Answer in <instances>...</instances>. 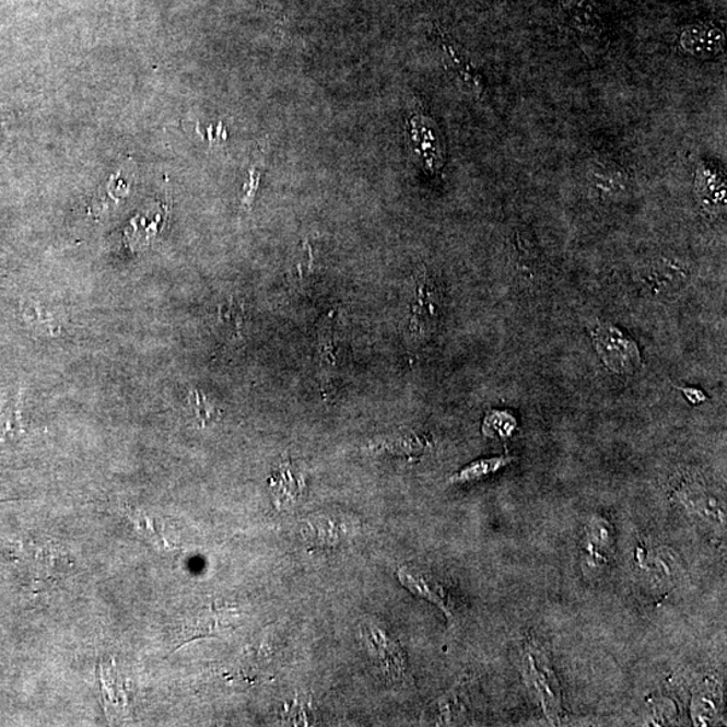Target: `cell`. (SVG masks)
<instances>
[{"label": "cell", "instance_id": "obj_10", "mask_svg": "<svg viewBox=\"0 0 727 727\" xmlns=\"http://www.w3.org/2000/svg\"><path fill=\"white\" fill-rule=\"evenodd\" d=\"M515 458L512 456H497L490 458L477 459V461L469 464L468 467L462 468L449 479L450 484H468V482L479 481L493 473H497L505 467H508Z\"/></svg>", "mask_w": 727, "mask_h": 727}, {"label": "cell", "instance_id": "obj_17", "mask_svg": "<svg viewBox=\"0 0 727 727\" xmlns=\"http://www.w3.org/2000/svg\"><path fill=\"white\" fill-rule=\"evenodd\" d=\"M516 427L515 418L508 412L494 411L486 418L484 433L490 436H508Z\"/></svg>", "mask_w": 727, "mask_h": 727}, {"label": "cell", "instance_id": "obj_9", "mask_svg": "<svg viewBox=\"0 0 727 727\" xmlns=\"http://www.w3.org/2000/svg\"><path fill=\"white\" fill-rule=\"evenodd\" d=\"M399 581L406 589H409L414 593V595L436 605L447 618H452L450 609L447 608L444 596L441 595L438 587L432 584V581L423 577L422 574H419L409 567L399 570Z\"/></svg>", "mask_w": 727, "mask_h": 727}, {"label": "cell", "instance_id": "obj_3", "mask_svg": "<svg viewBox=\"0 0 727 727\" xmlns=\"http://www.w3.org/2000/svg\"><path fill=\"white\" fill-rule=\"evenodd\" d=\"M525 672L529 689L537 694L547 718L558 723L562 714L561 689L543 656L528 649L525 656Z\"/></svg>", "mask_w": 727, "mask_h": 727}, {"label": "cell", "instance_id": "obj_13", "mask_svg": "<svg viewBox=\"0 0 727 727\" xmlns=\"http://www.w3.org/2000/svg\"><path fill=\"white\" fill-rule=\"evenodd\" d=\"M23 316H25L27 323L31 324L34 329H37L39 333L46 336H57L61 333L60 318H58L55 313L45 309V307L40 305H28L26 309H23Z\"/></svg>", "mask_w": 727, "mask_h": 727}, {"label": "cell", "instance_id": "obj_18", "mask_svg": "<svg viewBox=\"0 0 727 727\" xmlns=\"http://www.w3.org/2000/svg\"><path fill=\"white\" fill-rule=\"evenodd\" d=\"M189 403L191 409H194L197 421L200 422L201 426H207V424L212 423L220 414L216 407L209 403L207 398L203 397L200 391H197V389L190 392Z\"/></svg>", "mask_w": 727, "mask_h": 727}, {"label": "cell", "instance_id": "obj_2", "mask_svg": "<svg viewBox=\"0 0 727 727\" xmlns=\"http://www.w3.org/2000/svg\"><path fill=\"white\" fill-rule=\"evenodd\" d=\"M638 278L649 294L668 298L689 286L691 270L690 266L680 259L657 256L642 267Z\"/></svg>", "mask_w": 727, "mask_h": 727}, {"label": "cell", "instance_id": "obj_14", "mask_svg": "<svg viewBox=\"0 0 727 727\" xmlns=\"http://www.w3.org/2000/svg\"><path fill=\"white\" fill-rule=\"evenodd\" d=\"M234 622L228 618L226 619L225 613L221 612H209L199 615L194 622V625L189 628L188 640L195 637H203L209 635H214V633H220L231 628Z\"/></svg>", "mask_w": 727, "mask_h": 727}, {"label": "cell", "instance_id": "obj_12", "mask_svg": "<svg viewBox=\"0 0 727 727\" xmlns=\"http://www.w3.org/2000/svg\"><path fill=\"white\" fill-rule=\"evenodd\" d=\"M307 528H312L313 537L317 538L318 542L327 544L339 543L348 533H352V525H347L344 520H337L331 516L309 520Z\"/></svg>", "mask_w": 727, "mask_h": 727}, {"label": "cell", "instance_id": "obj_7", "mask_svg": "<svg viewBox=\"0 0 727 727\" xmlns=\"http://www.w3.org/2000/svg\"><path fill=\"white\" fill-rule=\"evenodd\" d=\"M335 312H330L324 318L321 328L318 330L317 363L319 376H321L323 391L325 395L331 392V384L335 380L337 366V352L335 344Z\"/></svg>", "mask_w": 727, "mask_h": 727}, {"label": "cell", "instance_id": "obj_19", "mask_svg": "<svg viewBox=\"0 0 727 727\" xmlns=\"http://www.w3.org/2000/svg\"><path fill=\"white\" fill-rule=\"evenodd\" d=\"M680 391L684 394L685 399L691 401L692 404L703 403V401L707 399L706 395L703 394L701 389L697 388H692V387L680 388Z\"/></svg>", "mask_w": 727, "mask_h": 727}, {"label": "cell", "instance_id": "obj_8", "mask_svg": "<svg viewBox=\"0 0 727 727\" xmlns=\"http://www.w3.org/2000/svg\"><path fill=\"white\" fill-rule=\"evenodd\" d=\"M271 488L273 497L279 508H290L298 502L302 490H304V481L300 476L294 474L290 464H283L279 473L271 479Z\"/></svg>", "mask_w": 727, "mask_h": 727}, {"label": "cell", "instance_id": "obj_1", "mask_svg": "<svg viewBox=\"0 0 727 727\" xmlns=\"http://www.w3.org/2000/svg\"><path fill=\"white\" fill-rule=\"evenodd\" d=\"M591 339L602 363L615 374L632 376L642 368V352L625 330L601 323L591 331Z\"/></svg>", "mask_w": 727, "mask_h": 727}, {"label": "cell", "instance_id": "obj_4", "mask_svg": "<svg viewBox=\"0 0 727 727\" xmlns=\"http://www.w3.org/2000/svg\"><path fill=\"white\" fill-rule=\"evenodd\" d=\"M587 188L598 201L608 203L624 199L630 194L631 177L615 161L597 160L586 172Z\"/></svg>", "mask_w": 727, "mask_h": 727}, {"label": "cell", "instance_id": "obj_11", "mask_svg": "<svg viewBox=\"0 0 727 727\" xmlns=\"http://www.w3.org/2000/svg\"><path fill=\"white\" fill-rule=\"evenodd\" d=\"M586 551L596 562L607 561V552L612 551V527L605 520L591 521L586 528Z\"/></svg>", "mask_w": 727, "mask_h": 727}, {"label": "cell", "instance_id": "obj_6", "mask_svg": "<svg viewBox=\"0 0 727 727\" xmlns=\"http://www.w3.org/2000/svg\"><path fill=\"white\" fill-rule=\"evenodd\" d=\"M363 636L368 642V648L379 661L384 673L395 680H406L409 675L407 673V660L398 642H395L386 631L376 625H370L368 630L363 632Z\"/></svg>", "mask_w": 727, "mask_h": 727}, {"label": "cell", "instance_id": "obj_16", "mask_svg": "<svg viewBox=\"0 0 727 727\" xmlns=\"http://www.w3.org/2000/svg\"><path fill=\"white\" fill-rule=\"evenodd\" d=\"M265 156H266L265 153L258 155V159L255 160L251 168H249L248 171L249 178L246 185H244V196L242 200L243 209H249L253 207L256 197V191H258L259 188L261 171H263V167L266 166Z\"/></svg>", "mask_w": 727, "mask_h": 727}, {"label": "cell", "instance_id": "obj_5", "mask_svg": "<svg viewBox=\"0 0 727 727\" xmlns=\"http://www.w3.org/2000/svg\"><path fill=\"white\" fill-rule=\"evenodd\" d=\"M414 291V301L411 304L410 323L407 325V330L415 340H422L432 333L436 323H438L439 294L426 272L415 277Z\"/></svg>", "mask_w": 727, "mask_h": 727}, {"label": "cell", "instance_id": "obj_15", "mask_svg": "<svg viewBox=\"0 0 727 727\" xmlns=\"http://www.w3.org/2000/svg\"><path fill=\"white\" fill-rule=\"evenodd\" d=\"M219 316L220 323L232 330V335L238 336L242 333L244 327V307L236 300L232 298L228 304L221 306Z\"/></svg>", "mask_w": 727, "mask_h": 727}]
</instances>
